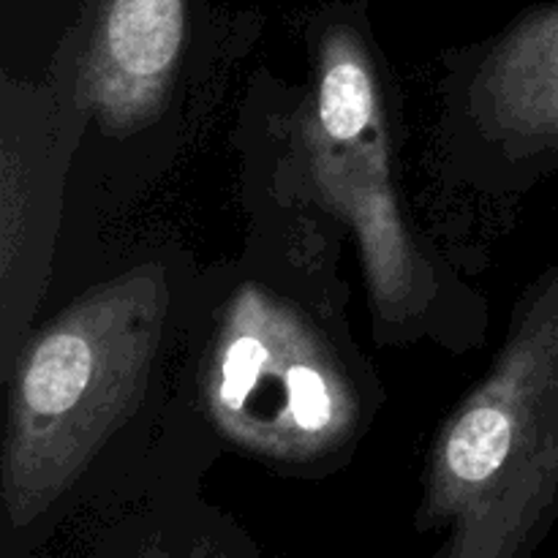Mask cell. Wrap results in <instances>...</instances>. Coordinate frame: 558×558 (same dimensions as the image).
<instances>
[{"instance_id":"cell-1","label":"cell","mask_w":558,"mask_h":558,"mask_svg":"<svg viewBox=\"0 0 558 558\" xmlns=\"http://www.w3.org/2000/svg\"><path fill=\"white\" fill-rule=\"evenodd\" d=\"M558 518V265L518 300L510 332L430 447L420 526L436 558H532Z\"/></svg>"},{"instance_id":"cell-2","label":"cell","mask_w":558,"mask_h":558,"mask_svg":"<svg viewBox=\"0 0 558 558\" xmlns=\"http://www.w3.org/2000/svg\"><path fill=\"white\" fill-rule=\"evenodd\" d=\"M169 311L161 267L98 283L20 357L3 436V505L27 526L140 407Z\"/></svg>"},{"instance_id":"cell-3","label":"cell","mask_w":558,"mask_h":558,"mask_svg":"<svg viewBox=\"0 0 558 558\" xmlns=\"http://www.w3.org/2000/svg\"><path fill=\"white\" fill-rule=\"evenodd\" d=\"M199 398L234 447L281 466L341 456L368 423V392L347 352L303 305L256 281L218 311Z\"/></svg>"},{"instance_id":"cell-4","label":"cell","mask_w":558,"mask_h":558,"mask_svg":"<svg viewBox=\"0 0 558 558\" xmlns=\"http://www.w3.org/2000/svg\"><path fill=\"white\" fill-rule=\"evenodd\" d=\"M314 47L316 80L305 109L311 167L357 229L376 305L387 316L407 314L414 308L420 259L392 194L385 98L363 14H325Z\"/></svg>"},{"instance_id":"cell-5","label":"cell","mask_w":558,"mask_h":558,"mask_svg":"<svg viewBox=\"0 0 558 558\" xmlns=\"http://www.w3.org/2000/svg\"><path fill=\"white\" fill-rule=\"evenodd\" d=\"M196 0H93L87 101L107 129L134 131L167 104L194 25Z\"/></svg>"},{"instance_id":"cell-6","label":"cell","mask_w":558,"mask_h":558,"mask_svg":"<svg viewBox=\"0 0 558 558\" xmlns=\"http://www.w3.org/2000/svg\"><path fill=\"white\" fill-rule=\"evenodd\" d=\"M469 112L515 156H558V0L529 9L485 49Z\"/></svg>"}]
</instances>
